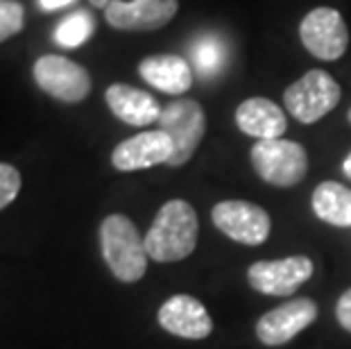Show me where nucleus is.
<instances>
[{
    "label": "nucleus",
    "instance_id": "obj_23",
    "mask_svg": "<svg viewBox=\"0 0 351 349\" xmlns=\"http://www.w3.org/2000/svg\"><path fill=\"white\" fill-rule=\"evenodd\" d=\"M71 3H73V0H39V5H41L46 12L59 10V7H66V5H71Z\"/></svg>",
    "mask_w": 351,
    "mask_h": 349
},
{
    "label": "nucleus",
    "instance_id": "obj_1",
    "mask_svg": "<svg viewBox=\"0 0 351 349\" xmlns=\"http://www.w3.org/2000/svg\"><path fill=\"white\" fill-rule=\"evenodd\" d=\"M199 222L186 200H168L161 206L145 236V250L152 261L175 263L191 256L197 248Z\"/></svg>",
    "mask_w": 351,
    "mask_h": 349
},
{
    "label": "nucleus",
    "instance_id": "obj_15",
    "mask_svg": "<svg viewBox=\"0 0 351 349\" xmlns=\"http://www.w3.org/2000/svg\"><path fill=\"white\" fill-rule=\"evenodd\" d=\"M104 98H107L111 114L127 125H134V128L152 125L154 121H159L163 111L150 93L130 84H111L107 93H104Z\"/></svg>",
    "mask_w": 351,
    "mask_h": 349
},
{
    "label": "nucleus",
    "instance_id": "obj_4",
    "mask_svg": "<svg viewBox=\"0 0 351 349\" xmlns=\"http://www.w3.org/2000/svg\"><path fill=\"white\" fill-rule=\"evenodd\" d=\"M156 123H159V130L170 136L175 147L168 166L177 168L189 163L206 134V114L199 102L191 98L170 102L168 107H163Z\"/></svg>",
    "mask_w": 351,
    "mask_h": 349
},
{
    "label": "nucleus",
    "instance_id": "obj_13",
    "mask_svg": "<svg viewBox=\"0 0 351 349\" xmlns=\"http://www.w3.org/2000/svg\"><path fill=\"white\" fill-rule=\"evenodd\" d=\"M173 141L161 130L141 132V134L123 141L111 152V163L116 170L132 173V170H145L159 163H168L173 157Z\"/></svg>",
    "mask_w": 351,
    "mask_h": 349
},
{
    "label": "nucleus",
    "instance_id": "obj_21",
    "mask_svg": "<svg viewBox=\"0 0 351 349\" xmlns=\"http://www.w3.org/2000/svg\"><path fill=\"white\" fill-rule=\"evenodd\" d=\"M21 191V173L10 163H0V211L16 200Z\"/></svg>",
    "mask_w": 351,
    "mask_h": 349
},
{
    "label": "nucleus",
    "instance_id": "obj_9",
    "mask_svg": "<svg viewBox=\"0 0 351 349\" xmlns=\"http://www.w3.org/2000/svg\"><path fill=\"white\" fill-rule=\"evenodd\" d=\"M311 277L313 261L308 256H286L276 258V261H258L250 265L247 270L250 286L254 291L270 297L293 295Z\"/></svg>",
    "mask_w": 351,
    "mask_h": 349
},
{
    "label": "nucleus",
    "instance_id": "obj_3",
    "mask_svg": "<svg viewBox=\"0 0 351 349\" xmlns=\"http://www.w3.org/2000/svg\"><path fill=\"white\" fill-rule=\"evenodd\" d=\"M252 166L263 182L279 189H290L308 173V154L295 141H256V145L252 147Z\"/></svg>",
    "mask_w": 351,
    "mask_h": 349
},
{
    "label": "nucleus",
    "instance_id": "obj_7",
    "mask_svg": "<svg viewBox=\"0 0 351 349\" xmlns=\"http://www.w3.org/2000/svg\"><path fill=\"white\" fill-rule=\"evenodd\" d=\"M213 225L231 241L243 245H261L267 241L272 229V220L263 206L247 202V200H225L218 202L211 211Z\"/></svg>",
    "mask_w": 351,
    "mask_h": 349
},
{
    "label": "nucleus",
    "instance_id": "obj_12",
    "mask_svg": "<svg viewBox=\"0 0 351 349\" xmlns=\"http://www.w3.org/2000/svg\"><path fill=\"white\" fill-rule=\"evenodd\" d=\"M156 320L168 333L186 340L208 338L213 331V320L206 306L193 295H173L161 304Z\"/></svg>",
    "mask_w": 351,
    "mask_h": 349
},
{
    "label": "nucleus",
    "instance_id": "obj_22",
    "mask_svg": "<svg viewBox=\"0 0 351 349\" xmlns=\"http://www.w3.org/2000/svg\"><path fill=\"white\" fill-rule=\"evenodd\" d=\"M335 315H338V322L342 329H347L351 333V288L340 295L338 306H335Z\"/></svg>",
    "mask_w": 351,
    "mask_h": 349
},
{
    "label": "nucleus",
    "instance_id": "obj_16",
    "mask_svg": "<svg viewBox=\"0 0 351 349\" xmlns=\"http://www.w3.org/2000/svg\"><path fill=\"white\" fill-rule=\"evenodd\" d=\"M138 73L147 84L163 93L182 95L193 86V71L179 55H154L138 64Z\"/></svg>",
    "mask_w": 351,
    "mask_h": 349
},
{
    "label": "nucleus",
    "instance_id": "obj_6",
    "mask_svg": "<svg viewBox=\"0 0 351 349\" xmlns=\"http://www.w3.org/2000/svg\"><path fill=\"white\" fill-rule=\"evenodd\" d=\"M300 39L313 57L322 59V62H335L347 53L349 29L338 10L317 7L304 16L300 25Z\"/></svg>",
    "mask_w": 351,
    "mask_h": 349
},
{
    "label": "nucleus",
    "instance_id": "obj_24",
    "mask_svg": "<svg viewBox=\"0 0 351 349\" xmlns=\"http://www.w3.org/2000/svg\"><path fill=\"white\" fill-rule=\"evenodd\" d=\"M342 173H345L349 180H351V152L347 154V159H345V163H342Z\"/></svg>",
    "mask_w": 351,
    "mask_h": 349
},
{
    "label": "nucleus",
    "instance_id": "obj_26",
    "mask_svg": "<svg viewBox=\"0 0 351 349\" xmlns=\"http://www.w3.org/2000/svg\"><path fill=\"white\" fill-rule=\"evenodd\" d=\"M347 118H349V123H351V109H349V114H347Z\"/></svg>",
    "mask_w": 351,
    "mask_h": 349
},
{
    "label": "nucleus",
    "instance_id": "obj_8",
    "mask_svg": "<svg viewBox=\"0 0 351 349\" xmlns=\"http://www.w3.org/2000/svg\"><path fill=\"white\" fill-rule=\"evenodd\" d=\"M34 80L55 100L82 102L91 93V75L84 66H80L62 55H43L34 64Z\"/></svg>",
    "mask_w": 351,
    "mask_h": 349
},
{
    "label": "nucleus",
    "instance_id": "obj_2",
    "mask_svg": "<svg viewBox=\"0 0 351 349\" xmlns=\"http://www.w3.org/2000/svg\"><path fill=\"white\" fill-rule=\"evenodd\" d=\"M100 248L104 263L109 265L111 274L123 281L134 284L147 270L145 239H141L136 225L123 213H111L100 225Z\"/></svg>",
    "mask_w": 351,
    "mask_h": 349
},
{
    "label": "nucleus",
    "instance_id": "obj_20",
    "mask_svg": "<svg viewBox=\"0 0 351 349\" xmlns=\"http://www.w3.org/2000/svg\"><path fill=\"white\" fill-rule=\"evenodd\" d=\"M25 25V10L23 5L14 0H0V43L10 36L19 34Z\"/></svg>",
    "mask_w": 351,
    "mask_h": 349
},
{
    "label": "nucleus",
    "instance_id": "obj_17",
    "mask_svg": "<svg viewBox=\"0 0 351 349\" xmlns=\"http://www.w3.org/2000/svg\"><path fill=\"white\" fill-rule=\"evenodd\" d=\"M313 211L333 227H351V189L338 182H322L313 191Z\"/></svg>",
    "mask_w": 351,
    "mask_h": 349
},
{
    "label": "nucleus",
    "instance_id": "obj_10",
    "mask_svg": "<svg viewBox=\"0 0 351 349\" xmlns=\"http://www.w3.org/2000/svg\"><path fill=\"white\" fill-rule=\"evenodd\" d=\"M179 0H111L104 7V19L116 29L125 32H152L175 19Z\"/></svg>",
    "mask_w": 351,
    "mask_h": 349
},
{
    "label": "nucleus",
    "instance_id": "obj_18",
    "mask_svg": "<svg viewBox=\"0 0 351 349\" xmlns=\"http://www.w3.org/2000/svg\"><path fill=\"white\" fill-rule=\"evenodd\" d=\"M191 55H193V62H195L197 71L202 73L204 77H213L218 75L220 69L225 66V57H227V50H225V43H222L218 36H202L191 48Z\"/></svg>",
    "mask_w": 351,
    "mask_h": 349
},
{
    "label": "nucleus",
    "instance_id": "obj_19",
    "mask_svg": "<svg viewBox=\"0 0 351 349\" xmlns=\"http://www.w3.org/2000/svg\"><path fill=\"white\" fill-rule=\"evenodd\" d=\"M95 23L88 12H75L71 16H66L55 29V41L64 48H77L82 43L88 41V36L93 34Z\"/></svg>",
    "mask_w": 351,
    "mask_h": 349
},
{
    "label": "nucleus",
    "instance_id": "obj_25",
    "mask_svg": "<svg viewBox=\"0 0 351 349\" xmlns=\"http://www.w3.org/2000/svg\"><path fill=\"white\" fill-rule=\"evenodd\" d=\"M88 3H91L93 7H102V10H104V7L111 3V0H88Z\"/></svg>",
    "mask_w": 351,
    "mask_h": 349
},
{
    "label": "nucleus",
    "instance_id": "obj_14",
    "mask_svg": "<svg viewBox=\"0 0 351 349\" xmlns=\"http://www.w3.org/2000/svg\"><path fill=\"white\" fill-rule=\"evenodd\" d=\"M236 125L247 136L258 141L281 139L288 128L286 114L276 102L267 98H250L236 109Z\"/></svg>",
    "mask_w": 351,
    "mask_h": 349
},
{
    "label": "nucleus",
    "instance_id": "obj_5",
    "mask_svg": "<svg viewBox=\"0 0 351 349\" xmlns=\"http://www.w3.org/2000/svg\"><path fill=\"white\" fill-rule=\"evenodd\" d=\"M342 95L340 84L326 71H308L302 80L290 84L283 93V105L297 121L313 125L338 107Z\"/></svg>",
    "mask_w": 351,
    "mask_h": 349
},
{
    "label": "nucleus",
    "instance_id": "obj_11",
    "mask_svg": "<svg viewBox=\"0 0 351 349\" xmlns=\"http://www.w3.org/2000/svg\"><path fill=\"white\" fill-rule=\"evenodd\" d=\"M317 320V304L308 297L290 300L281 306L261 317L256 322V338L267 347H279L290 343L297 333H302L306 326Z\"/></svg>",
    "mask_w": 351,
    "mask_h": 349
}]
</instances>
